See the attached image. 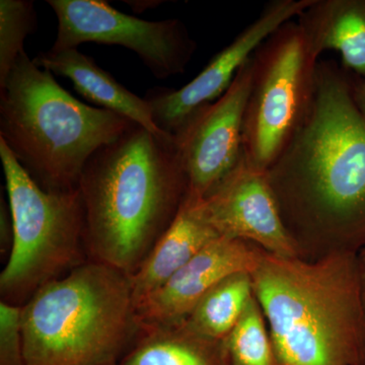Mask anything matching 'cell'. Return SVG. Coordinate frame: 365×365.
I'll return each mask as SVG.
<instances>
[{
    "instance_id": "8",
    "label": "cell",
    "mask_w": 365,
    "mask_h": 365,
    "mask_svg": "<svg viewBox=\"0 0 365 365\" xmlns=\"http://www.w3.org/2000/svg\"><path fill=\"white\" fill-rule=\"evenodd\" d=\"M58 31L51 51L78 49L83 43L121 46L138 55L155 78L186 71L197 49L181 20L145 21L117 11L103 0H48Z\"/></svg>"
},
{
    "instance_id": "23",
    "label": "cell",
    "mask_w": 365,
    "mask_h": 365,
    "mask_svg": "<svg viewBox=\"0 0 365 365\" xmlns=\"http://www.w3.org/2000/svg\"><path fill=\"white\" fill-rule=\"evenodd\" d=\"M357 272H359V280L360 294H361L362 302L365 309V246L360 249L356 253ZM364 365H365V359Z\"/></svg>"
},
{
    "instance_id": "5",
    "label": "cell",
    "mask_w": 365,
    "mask_h": 365,
    "mask_svg": "<svg viewBox=\"0 0 365 365\" xmlns=\"http://www.w3.org/2000/svg\"><path fill=\"white\" fill-rule=\"evenodd\" d=\"M26 365L118 364L140 332L130 276L86 261L21 307Z\"/></svg>"
},
{
    "instance_id": "9",
    "label": "cell",
    "mask_w": 365,
    "mask_h": 365,
    "mask_svg": "<svg viewBox=\"0 0 365 365\" xmlns=\"http://www.w3.org/2000/svg\"><path fill=\"white\" fill-rule=\"evenodd\" d=\"M253 74L252 55L222 97L197 110L175 135L188 195L203 199L244 157L242 124Z\"/></svg>"
},
{
    "instance_id": "2",
    "label": "cell",
    "mask_w": 365,
    "mask_h": 365,
    "mask_svg": "<svg viewBox=\"0 0 365 365\" xmlns=\"http://www.w3.org/2000/svg\"><path fill=\"white\" fill-rule=\"evenodd\" d=\"M88 260L133 275L188 194L176 138L134 124L96 151L78 182Z\"/></svg>"
},
{
    "instance_id": "22",
    "label": "cell",
    "mask_w": 365,
    "mask_h": 365,
    "mask_svg": "<svg viewBox=\"0 0 365 365\" xmlns=\"http://www.w3.org/2000/svg\"><path fill=\"white\" fill-rule=\"evenodd\" d=\"M351 88L355 103L365 117V79L351 78Z\"/></svg>"
},
{
    "instance_id": "10",
    "label": "cell",
    "mask_w": 365,
    "mask_h": 365,
    "mask_svg": "<svg viewBox=\"0 0 365 365\" xmlns=\"http://www.w3.org/2000/svg\"><path fill=\"white\" fill-rule=\"evenodd\" d=\"M314 0H275L225 49L218 52L202 71L181 88H155L144 100L153 122L163 133L175 136L187 120L203 106L218 100L232 85L240 68L259 46L281 26L307 9Z\"/></svg>"
},
{
    "instance_id": "1",
    "label": "cell",
    "mask_w": 365,
    "mask_h": 365,
    "mask_svg": "<svg viewBox=\"0 0 365 365\" xmlns=\"http://www.w3.org/2000/svg\"><path fill=\"white\" fill-rule=\"evenodd\" d=\"M266 173L297 258L364 248L365 117L344 67L319 62L309 112Z\"/></svg>"
},
{
    "instance_id": "6",
    "label": "cell",
    "mask_w": 365,
    "mask_h": 365,
    "mask_svg": "<svg viewBox=\"0 0 365 365\" xmlns=\"http://www.w3.org/2000/svg\"><path fill=\"white\" fill-rule=\"evenodd\" d=\"M0 160L14 225L0 294L2 302L23 307L41 287L88 261L85 210L78 188L43 189L1 140Z\"/></svg>"
},
{
    "instance_id": "19",
    "label": "cell",
    "mask_w": 365,
    "mask_h": 365,
    "mask_svg": "<svg viewBox=\"0 0 365 365\" xmlns=\"http://www.w3.org/2000/svg\"><path fill=\"white\" fill-rule=\"evenodd\" d=\"M36 30L37 14L34 1H0V86L6 81L16 59L25 51L26 38Z\"/></svg>"
},
{
    "instance_id": "4",
    "label": "cell",
    "mask_w": 365,
    "mask_h": 365,
    "mask_svg": "<svg viewBox=\"0 0 365 365\" xmlns=\"http://www.w3.org/2000/svg\"><path fill=\"white\" fill-rule=\"evenodd\" d=\"M134 124L76 100L26 51L0 86V140L47 191L78 189L91 155Z\"/></svg>"
},
{
    "instance_id": "18",
    "label": "cell",
    "mask_w": 365,
    "mask_h": 365,
    "mask_svg": "<svg viewBox=\"0 0 365 365\" xmlns=\"http://www.w3.org/2000/svg\"><path fill=\"white\" fill-rule=\"evenodd\" d=\"M225 343L228 365H277L267 323L255 295Z\"/></svg>"
},
{
    "instance_id": "7",
    "label": "cell",
    "mask_w": 365,
    "mask_h": 365,
    "mask_svg": "<svg viewBox=\"0 0 365 365\" xmlns=\"http://www.w3.org/2000/svg\"><path fill=\"white\" fill-rule=\"evenodd\" d=\"M318 59L299 24L292 21L255 51L242 150L257 169L270 168L304 121L314 98Z\"/></svg>"
},
{
    "instance_id": "21",
    "label": "cell",
    "mask_w": 365,
    "mask_h": 365,
    "mask_svg": "<svg viewBox=\"0 0 365 365\" xmlns=\"http://www.w3.org/2000/svg\"><path fill=\"white\" fill-rule=\"evenodd\" d=\"M14 237V225L13 213L9 200L4 197V191H1L0 199V252L1 257L9 258L13 248Z\"/></svg>"
},
{
    "instance_id": "24",
    "label": "cell",
    "mask_w": 365,
    "mask_h": 365,
    "mask_svg": "<svg viewBox=\"0 0 365 365\" xmlns=\"http://www.w3.org/2000/svg\"><path fill=\"white\" fill-rule=\"evenodd\" d=\"M107 365H118V364H107Z\"/></svg>"
},
{
    "instance_id": "20",
    "label": "cell",
    "mask_w": 365,
    "mask_h": 365,
    "mask_svg": "<svg viewBox=\"0 0 365 365\" xmlns=\"http://www.w3.org/2000/svg\"><path fill=\"white\" fill-rule=\"evenodd\" d=\"M0 365H26L21 307L0 302Z\"/></svg>"
},
{
    "instance_id": "15",
    "label": "cell",
    "mask_w": 365,
    "mask_h": 365,
    "mask_svg": "<svg viewBox=\"0 0 365 365\" xmlns=\"http://www.w3.org/2000/svg\"><path fill=\"white\" fill-rule=\"evenodd\" d=\"M297 24L318 58L335 50L346 71L365 79V0H314Z\"/></svg>"
},
{
    "instance_id": "12",
    "label": "cell",
    "mask_w": 365,
    "mask_h": 365,
    "mask_svg": "<svg viewBox=\"0 0 365 365\" xmlns=\"http://www.w3.org/2000/svg\"><path fill=\"white\" fill-rule=\"evenodd\" d=\"M259 247L241 240L218 237L136 307L140 326L181 324L209 289L227 276L252 273Z\"/></svg>"
},
{
    "instance_id": "3",
    "label": "cell",
    "mask_w": 365,
    "mask_h": 365,
    "mask_svg": "<svg viewBox=\"0 0 365 365\" xmlns=\"http://www.w3.org/2000/svg\"><path fill=\"white\" fill-rule=\"evenodd\" d=\"M251 276L277 365H364L356 254L311 262L259 248Z\"/></svg>"
},
{
    "instance_id": "17",
    "label": "cell",
    "mask_w": 365,
    "mask_h": 365,
    "mask_svg": "<svg viewBox=\"0 0 365 365\" xmlns=\"http://www.w3.org/2000/svg\"><path fill=\"white\" fill-rule=\"evenodd\" d=\"M254 295L251 274H232L206 292L184 323L210 339L225 340L239 323Z\"/></svg>"
},
{
    "instance_id": "14",
    "label": "cell",
    "mask_w": 365,
    "mask_h": 365,
    "mask_svg": "<svg viewBox=\"0 0 365 365\" xmlns=\"http://www.w3.org/2000/svg\"><path fill=\"white\" fill-rule=\"evenodd\" d=\"M36 66L68 78L83 98L131 120L155 135H165L153 122L146 101L118 83L95 60L78 49L40 53L33 59Z\"/></svg>"
},
{
    "instance_id": "16",
    "label": "cell",
    "mask_w": 365,
    "mask_h": 365,
    "mask_svg": "<svg viewBox=\"0 0 365 365\" xmlns=\"http://www.w3.org/2000/svg\"><path fill=\"white\" fill-rule=\"evenodd\" d=\"M118 365H228L225 340L196 333L182 322L174 326H141Z\"/></svg>"
},
{
    "instance_id": "13",
    "label": "cell",
    "mask_w": 365,
    "mask_h": 365,
    "mask_svg": "<svg viewBox=\"0 0 365 365\" xmlns=\"http://www.w3.org/2000/svg\"><path fill=\"white\" fill-rule=\"evenodd\" d=\"M218 237L204 212L202 199L187 194L174 222L130 276L135 307Z\"/></svg>"
},
{
    "instance_id": "11",
    "label": "cell",
    "mask_w": 365,
    "mask_h": 365,
    "mask_svg": "<svg viewBox=\"0 0 365 365\" xmlns=\"http://www.w3.org/2000/svg\"><path fill=\"white\" fill-rule=\"evenodd\" d=\"M202 206L220 237L252 242L276 256L297 257L267 173L253 167L245 155L204 197Z\"/></svg>"
}]
</instances>
